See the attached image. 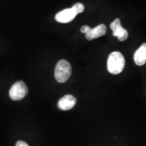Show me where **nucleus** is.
Returning a JSON list of instances; mask_svg holds the SVG:
<instances>
[{
    "label": "nucleus",
    "instance_id": "obj_1",
    "mask_svg": "<svg viewBox=\"0 0 146 146\" xmlns=\"http://www.w3.org/2000/svg\"><path fill=\"white\" fill-rule=\"evenodd\" d=\"M125 65L123 55L119 52H114L109 55L107 62L108 70L112 74H118L123 72Z\"/></svg>",
    "mask_w": 146,
    "mask_h": 146
},
{
    "label": "nucleus",
    "instance_id": "obj_2",
    "mask_svg": "<svg viewBox=\"0 0 146 146\" xmlns=\"http://www.w3.org/2000/svg\"><path fill=\"white\" fill-rule=\"evenodd\" d=\"M72 73L70 64L66 60L58 62L55 68V78L58 83H65L70 78Z\"/></svg>",
    "mask_w": 146,
    "mask_h": 146
},
{
    "label": "nucleus",
    "instance_id": "obj_3",
    "mask_svg": "<svg viewBox=\"0 0 146 146\" xmlns=\"http://www.w3.org/2000/svg\"><path fill=\"white\" fill-rule=\"evenodd\" d=\"M28 94V88L23 81H20L16 82L12 85L10 89V98L14 101H18L23 99Z\"/></svg>",
    "mask_w": 146,
    "mask_h": 146
},
{
    "label": "nucleus",
    "instance_id": "obj_4",
    "mask_svg": "<svg viewBox=\"0 0 146 146\" xmlns=\"http://www.w3.org/2000/svg\"><path fill=\"white\" fill-rule=\"evenodd\" d=\"M110 29L113 31V35L116 36L120 41H124L127 39L128 34L127 31L121 26L119 18H116L112 23L110 24Z\"/></svg>",
    "mask_w": 146,
    "mask_h": 146
},
{
    "label": "nucleus",
    "instance_id": "obj_5",
    "mask_svg": "<svg viewBox=\"0 0 146 146\" xmlns=\"http://www.w3.org/2000/svg\"><path fill=\"white\" fill-rule=\"evenodd\" d=\"M76 15H77V14L76 13L74 9L70 8L64 9V10H62L61 12H58L55 16V18L58 23H68L72 21L76 17Z\"/></svg>",
    "mask_w": 146,
    "mask_h": 146
},
{
    "label": "nucleus",
    "instance_id": "obj_6",
    "mask_svg": "<svg viewBox=\"0 0 146 146\" xmlns=\"http://www.w3.org/2000/svg\"><path fill=\"white\" fill-rule=\"evenodd\" d=\"M76 103L75 97L72 95H66L58 101V107L61 110H69L75 106Z\"/></svg>",
    "mask_w": 146,
    "mask_h": 146
},
{
    "label": "nucleus",
    "instance_id": "obj_7",
    "mask_svg": "<svg viewBox=\"0 0 146 146\" xmlns=\"http://www.w3.org/2000/svg\"><path fill=\"white\" fill-rule=\"evenodd\" d=\"M107 28L106 25H98L95 28H91L88 32L85 34V37L87 40H93L96 38L100 37V36H104L106 33Z\"/></svg>",
    "mask_w": 146,
    "mask_h": 146
},
{
    "label": "nucleus",
    "instance_id": "obj_8",
    "mask_svg": "<svg viewBox=\"0 0 146 146\" xmlns=\"http://www.w3.org/2000/svg\"><path fill=\"white\" fill-rule=\"evenodd\" d=\"M134 61L137 66H143L146 63V43L142 44L135 53Z\"/></svg>",
    "mask_w": 146,
    "mask_h": 146
},
{
    "label": "nucleus",
    "instance_id": "obj_9",
    "mask_svg": "<svg viewBox=\"0 0 146 146\" xmlns=\"http://www.w3.org/2000/svg\"><path fill=\"white\" fill-rule=\"evenodd\" d=\"M72 8L74 9V10L75 11L76 13L78 14L81 12H83L84 10H85V7H84V5L81 3H76L74 4Z\"/></svg>",
    "mask_w": 146,
    "mask_h": 146
},
{
    "label": "nucleus",
    "instance_id": "obj_10",
    "mask_svg": "<svg viewBox=\"0 0 146 146\" xmlns=\"http://www.w3.org/2000/svg\"><path fill=\"white\" fill-rule=\"evenodd\" d=\"M91 29V27L89 26H83L81 28V32L82 33L86 34Z\"/></svg>",
    "mask_w": 146,
    "mask_h": 146
},
{
    "label": "nucleus",
    "instance_id": "obj_11",
    "mask_svg": "<svg viewBox=\"0 0 146 146\" xmlns=\"http://www.w3.org/2000/svg\"><path fill=\"white\" fill-rule=\"evenodd\" d=\"M16 146H29L26 142L23 141H18L16 144Z\"/></svg>",
    "mask_w": 146,
    "mask_h": 146
}]
</instances>
